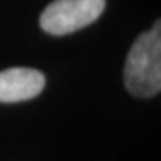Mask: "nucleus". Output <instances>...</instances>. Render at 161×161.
<instances>
[{"label":"nucleus","mask_w":161,"mask_h":161,"mask_svg":"<svg viewBox=\"0 0 161 161\" xmlns=\"http://www.w3.org/2000/svg\"><path fill=\"white\" fill-rule=\"evenodd\" d=\"M105 0H54L40 15V27L51 35H67L95 22Z\"/></svg>","instance_id":"2"},{"label":"nucleus","mask_w":161,"mask_h":161,"mask_svg":"<svg viewBox=\"0 0 161 161\" xmlns=\"http://www.w3.org/2000/svg\"><path fill=\"white\" fill-rule=\"evenodd\" d=\"M46 85L44 75L35 69L11 67L0 71V102L14 103L36 97Z\"/></svg>","instance_id":"3"},{"label":"nucleus","mask_w":161,"mask_h":161,"mask_svg":"<svg viewBox=\"0 0 161 161\" xmlns=\"http://www.w3.org/2000/svg\"><path fill=\"white\" fill-rule=\"evenodd\" d=\"M125 86L130 94L149 98L161 90V26L160 20L136 39L124 69Z\"/></svg>","instance_id":"1"}]
</instances>
